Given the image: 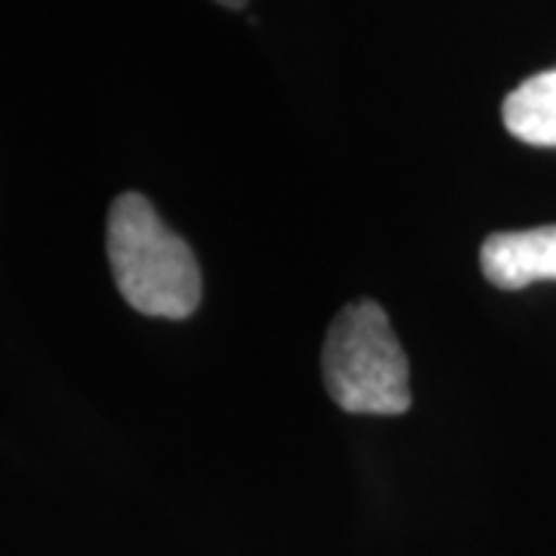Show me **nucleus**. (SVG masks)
I'll return each instance as SVG.
<instances>
[{"instance_id": "obj_1", "label": "nucleus", "mask_w": 556, "mask_h": 556, "mask_svg": "<svg viewBox=\"0 0 556 556\" xmlns=\"http://www.w3.org/2000/svg\"><path fill=\"white\" fill-rule=\"evenodd\" d=\"M105 248L121 298L137 313L177 321L199 309V260L146 195L124 192L112 201Z\"/></svg>"}, {"instance_id": "obj_4", "label": "nucleus", "mask_w": 556, "mask_h": 556, "mask_svg": "<svg viewBox=\"0 0 556 556\" xmlns=\"http://www.w3.org/2000/svg\"><path fill=\"white\" fill-rule=\"evenodd\" d=\"M504 124L529 146L556 149V68L519 84L504 100Z\"/></svg>"}, {"instance_id": "obj_5", "label": "nucleus", "mask_w": 556, "mask_h": 556, "mask_svg": "<svg viewBox=\"0 0 556 556\" xmlns=\"http://www.w3.org/2000/svg\"><path fill=\"white\" fill-rule=\"evenodd\" d=\"M219 7H229V10H239V7H244L248 0H217Z\"/></svg>"}, {"instance_id": "obj_2", "label": "nucleus", "mask_w": 556, "mask_h": 556, "mask_svg": "<svg viewBox=\"0 0 556 556\" xmlns=\"http://www.w3.org/2000/svg\"><path fill=\"white\" fill-rule=\"evenodd\" d=\"M321 378L328 396L350 415H405L412 408L408 356L380 303L356 300L331 321Z\"/></svg>"}, {"instance_id": "obj_3", "label": "nucleus", "mask_w": 556, "mask_h": 556, "mask_svg": "<svg viewBox=\"0 0 556 556\" xmlns=\"http://www.w3.org/2000/svg\"><path fill=\"white\" fill-rule=\"evenodd\" d=\"M482 276L501 291H519L535 281H556V226L526 232H495L479 251Z\"/></svg>"}]
</instances>
